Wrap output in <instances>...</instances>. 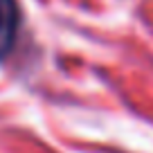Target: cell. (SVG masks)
<instances>
[{
  "label": "cell",
  "mask_w": 153,
  "mask_h": 153,
  "mask_svg": "<svg viewBox=\"0 0 153 153\" xmlns=\"http://www.w3.org/2000/svg\"><path fill=\"white\" fill-rule=\"evenodd\" d=\"M20 11L16 0H0V59H5L16 43Z\"/></svg>",
  "instance_id": "obj_1"
}]
</instances>
